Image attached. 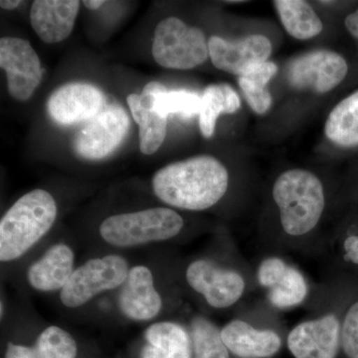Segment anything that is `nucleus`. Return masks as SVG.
<instances>
[{
  "label": "nucleus",
  "mask_w": 358,
  "mask_h": 358,
  "mask_svg": "<svg viewBox=\"0 0 358 358\" xmlns=\"http://www.w3.org/2000/svg\"><path fill=\"white\" fill-rule=\"evenodd\" d=\"M274 224L263 231V245L271 253L322 252L320 229L326 214V187L317 174L303 169L284 171L271 189Z\"/></svg>",
  "instance_id": "nucleus-1"
},
{
  "label": "nucleus",
  "mask_w": 358,
  "mask_h": 358,
  "mask_svg": "<svg viewBox=\"0 0 358 358\" xmlns=\"http://www.w3.org/2000/svg\"><path fill=\"white\" fill-rule=\"evenodd\" d=\"M227 169L211 155H199L162 167L152 178V189L162 202L187 211H204L227 194Z\"/></svg>",
  "instance_id": "nucleus-2"
},
{
  "label": "nucleus",
  "mask_w": 358,
  "mask_h": 358,
  "mask_svg": "<svg viewBox=\"0 0 358 358\" xmlns=\"http://www.w3.org/2000/svg\"><path fill=\"white\" fill-rule=\"evenodd\" d=\"M357 281L350 275L338 274L333 281L313 291L310 300L315 315L287 334V346L294 358L338 357L343 310Z\"/></svg>",
  "instance_id": "nucleus-3"
},
{
  "label": "nucleus",
  "mask_w": 358,
  "mask_h": 358,
  "mask_svg": "<svg viewBox=\"0 0 358 358\" xmlns=\"http://www.w3.org/2000/svg\"><path fill=\"white\" fill-rule=\"evenodd\" d=\"M185 279L189 289L214 310L235 307L257 289L254 268L238 255L227 263L206 257L195 259L186 266Z\"/></svg>",
  "instance_id": "nucleus-4"
},
{
  "label": "nucleus",
  "mask_w": 358,
  "mask_h": 358,
  "mask_svg": "<svg viewBox=\"0 0 358 358\" xmlns=\"http://www.w3.org/2000/svg\"><path fill=\"white\" fill-rule=\"evenodd\" d=\"M57 213L55 199L46 190L21 196L0 221V261L13 262L27 253L50 231Z\"/></svg>",
  "instance_id": "nucleus-5"
},
{
  "label": "nucleus",
  "mask_w": 358,
  "mask_h": 358,
  "mask_svg": "<svg viewBox=\"0 0 358 358\" xmlns=\"http://www.w3.org/2000/svg\"><path fill=\"white\" fill-rule=\"evenodd\" d=\"M285 324L265 301L243 308L221 329L231 355L239 358H270L281 350Z\"/></svg>",
  "instance_id": "nucleus-6"
},
{
  "label": "nucleus",
  "mask_w": 358,
  "mask_h": 358,
  "mask_svg": "<svg viewBox=\"0 0 358 358\" xmlns=\"http://www.w3.org/2000/svg\"><path fill=\"white\" fill-rule=\"evenodd\" d=\"M185 227L182 216L173 209L155 207L115 214L103 221L100 234L106 243L131 248L178 236Z\"/></svg>",
  "instance_id": "nucleus-7"
},
{
  "label": "nucleus",
  "mask_w": 358,
  "mask_h": 358,
  "mask_svg": "<svg viewBox=\"0 0 358 358\" xmlns=\"http://www.w3.org/2000/svg\"><path fill=\"white\" fill-rule=\"evenodd\" d=\"M257 289L265 293V303L275 312L308 303L313 291L307 275L282 254L264 256L254 268Z\"/></svg>",
  "instance_id": "nucleus-8"
},
{
  "label": "nucleus",
  "mask_w": 358,
  "mask_h": 358,
  "mask_svg": "<svg viewBox=\"0 0 358 358\" xmlns=\"http://www.w3.org/2000/svg\"><path fill=\"white\" fill-rule=\"evenodd\" d=\"M152 56L167 69H192L208 58V41L199 28L186 25L179 18L167 17L155 27Z\"/></svg>",
  "instance_id": "nucleus-9"
},
{
  "label": "nucleus",
  "mask_w": 358,
  "mask_h": 358,
  "mask_svg": "<svg viewBox=\"0 0 358 358\" xmlns=\"http://www.w3.org/2000/svg\"><path fill=\"white\" fill-rule=\"evenodd\" d=\"M129 271V264L122 256L91 259L75 268L60 292L61 303L67 308L82 307L98 294L122 286Z\"/></svg>",
  "instance_id": "nucleus-10"
},
{
  "label": "nucleus",
  "mask_w": 358,
  "mask_h": 358,
  "mask_svg": "<svg viewBox=\"0 0 358 358\" xmlns=\"http://www.w3.org/2000/svg\"><path fill=\"white\" fill-rule=\"evenodd\" d=\"M0 67L6 72L9 94L17 101L29 100L43 76L36 51L18 37L0 39Z\"/></svg>",
  "instance_id": "nucleus-11"
},
{
  "label": "nucleus",
  "mask_w": 358,
  "mask_h": 358,
  "mask_svg": "<svg viewBox=\"0 0 358 358\" xmlns=\"http://www.w3.org/2000/svg\"><path fill=\"white\" fill-rule=\"evenodd\" d=\"M348 72L345 59L336 52H308L292 61L288 68V80L292 87L324 94L345 80Z\"/></svg>",
  "instance_id": "nucleus-12"
},
{
  "label": "nucleus",
  "mask_w": 358,
  "mask_h": 358,
  "mask_svg": "<svg viewBox=\"0 0 358 358\" xmlns=\"http://www.w3.org/2000/svg\"><path fill=\"white\" fill-rule=\"evenodd\" d=\"M126 110L112 105L90 120L77 134L74 148L86 159H101L112 154L121 145L129 129Z\"/></svg>",
  "instance_id": "nucleus-13"
},
{
  "label": "nucleus",
  "mask_w": 358,
  "mask_h": 358,
  "mask_svg": "<svg viewBox=\"0 0 358 358\" xmlns=\"http://www.w3.org/2000/svg\"><path fill=\"white\" fill-rule=\"evenodd\" d=\"M209 56L217 69L241 76L249 68L267 62L272 44L264 35L253 34L229 41L218 36L208 40Z\"/></svg>",
  "instance_id": "nucleus-14"
},
{
  "label": "nucleus",
  "mask_w": 358,
  "mask_h": 358,
  "mask_svg": "<svg viewBox=\"0 0 358 358\" xmlns=\"http://www.w3.org/2000/svg\"><path fill=\"white\" fill-rule=\"evenodd\" d=\"M103 95L96 87L86 83H69L56 90L49 98V115L60 124L89 121L102 112Z\"/></svg>",
  "instance_id": "nucleus-15"
},
{
  "label": "nucleus",
  "mask_w": 358,
  "mask_h": 358,
  "mask_svg": "<svg viewBox=\"0 0 358 358\" xmlns=\"http://www.w3.org/2000/svg\"><path fill=\"white\" fill-rule=\"evenodd\" d=\"M119 305L127 317L138 322H148L159 315L162 298L155 289L150 268L138 265L129 268L120 293Z\"/></svg>",
  "instance_id": "nucleus-16"
},
{
  "label": "nucleus",
  "mask_w": 358,
  "mask_h": 358,
  "mask_svg": "<svg viewBox=\"0 0 358 358\" xmlns=\"http://www.w3.org/2000/svg\"><path fill=\"white\" fill-rule=\"evenodd\" d=\"M79 8L77 0H37L30 9L33 30L44 43L64 41L73 31Z\"/></svg>",
  "instance_id": "nucleus-17"
},
{
  "label": "nucleus",
  "mask_w": 358,
  "mask_h": 358,
  "mask_svg": "<svg viewBox=\"0 0 358 358\" xmlns=\"http://www.w3.org/2000/svg\"><path fill=\"white\" fill-rule=\"evenodd\" d=\"M74 263L75 254L70 246L53 245L28 268V284L39 292H61L74 272Z\"/></svg>",
  "instance_id": "nucleus-18"
},
{
  "label": "nucleus",
  "mask_w": 358,
  "mask_h": 358,
  "mask_svg": "<svg viewBox=\"0 0 358 358\" xmlns=\"http://www.w3.org/2000/svg\"><path fill=\"white\" fill-rule=\"evenodd\" d=\"M148 345L141 358H192V343L189 331L173 322H162L148 327Z\"/></svg>",
  "instance_id": "nucleus-19"
},
{
  "label": "nucleus",
  "mask_w": 358,
  "mask_h": 358,
  "mask_svg": "<svg viewBox=\"0 0 358 358\" xmlns=\"http://www.w3.org/2000/svg\"><path fill=\"white\" fill-rule=\"evenodd\" d=\"M241 108V100L228 84H212L204 90L199 112V127L202 136L210 138L221 114H234Z\"/></svg>",
  "instance_id": "nucleus-20"
},
{
  "label": "nucleus",
  "mask_w": 358,
  "mask_h": 358,
  "mask_svg": "<svg viewBox=\"0 0 358 358\" xmlns=\"http://www.w3.org/2000/svg\"><path fill=\"white\" fill-rule=\"evenodd\" d=\"M275 8L286 31L298 40H308L317 36L324 24L317 13L303 0H277Z\"/></svg>",
  "instance_id": "nucleus-21"
},
{
  "label": "nucleus",
  "mask_w": 358,
  "mask_h": 358,
  "mask_svg": "<svg viewBox=\"0 0 358 358\" xmlns=\"http://www.w3.org/2000/svg\"><path fill=\"white\" fill-rule=\"evenodd\" d=\"M324 134L341 147L358 145V90L341 101L327 117Z\"/></svg>",
  "instance_id": "nucleus-22"
},
{
  "label": "nucleus",
  "mask_w": 358,
  "mask_h": 358,
  "mask_svg": "<svg viewBox=\"0 0 358 358\" xmlns=\"http://www.w3.org/2000/svg\"><path fill=\"white\" fill-rule=\"evenodd\" d=\"M277 72L278 66L274 62L267 61L252 66L238 77V83L245 100L256 114L264 115L270 110L273 99L267 86Z\"/></svg>",
  "instance_id": "nucleus-23"
},
{
  "label": "nucleus",
  "mask_w": 358,
  "mask_h": 358,
  "mask_svg": "<svg viewBox=\"0 0 358 358\" xmlns=\"http://www.w3.org/2000/svg\"><path fill=\"white\" fill-rule=\"evenodd\" d=\"M134 122L140 127V148L143 155H154L162 147L166 136L167 119L155 109H143L138 94L127 99Z\"/></svg>",
  "instance_id": "nucleus-24"
},
{
  "label": "nucleus",
  "mask_w": 358,
  "mask_h": 358,
  "mask_svg": "<svg viewBox=\"0 0 358 358\" xmlns=\"http://www.w3.org/2000/svg\"><path fill=\"white\" fill-rule=\"evenodd\" d=\"M322 252H327L338 274L358 280V226H346L327 240Z\"/></svg>",
  "instance_id": "nucleus-25"
},
{
  "label": "nucleus",
  "mask_w": 358,
  "mask_h": 358,
  "mask_svg": "<svg viewBox=\"0 0 358 358\" xmlns=\"http://www.w3.org/2000/svg\"><path fill=\"white\" fill-rule=\"evenodd\" d=\"M194 358H231V352L221 338V329L203 315H194L190 320Z\"/></svg>",
  "instance_id": "nucleus-26"
},
{
  "label": "nucleus",
  "mask_w": 358,
  "mask_h": 358,
  "mask_svg": "<svg viewBox=\"0 0 358 358\" xmlns=\"http://www.w3.org/2000/svg\"><path fill=\"white\" fill-rule=\"evenodd\" d=\"M34 358H76L77 343L67 331L56 326L45 329L33 346Z\"/></svg>",
  "instance_id": "nucleus-27"
},
{
  "label": "nucleus",
  "mask_w": 358,
  "mask_h": 358,
  "mask_svg": "<svg viewBox=\"0 0 358 358\" xmlns=\"http://www.w3.org/2000/svg\"><path fill=\"white\" fill-rule=\"evenodd\" d=\"M201 96L187 90H166L155 96V110L162 117L178 115L192 117L199 115Z\"/></svg>",
  "instance_id": "nucleus-28"
},
{
  "label": "nucleus",
  "mask_w": 358,
  "mask_h": 358,
  "mask_svg": "<svg viewBox=\"0 0 358 358\" xmlns=\"http://www.w3.org/2000/svg\"><path fill=\"white\" fill-rule=\"evenodd\" d=\"M341 353L345 358H358V281L353 285L343 310Z\"/></svg>",
  "instance_id": "nucleus-29"
},
{
  "label": "nucleus",
  "mask_w": 358,
  "mask_h": 358,
  "mask_svg": "<svg viewBox=\"0 0 358 358\" xmlns=\"http://www.w3.org/2000/svg\"><path fill=\"white\" fill-rule=\"evenodd\" d=\"M6 358H34V352L33 348L9 343L7 345Z\"/></svg>",
  "instance_id": "nucleus-30"
},
{
  "label": "nucleus",
  "mask_w": 358,
  "mask_h": 358,
  "mask_svg": "<svg viewBox=\"0 0 358 358\" xmlns=\"http://www.w3.org/2000/svg\"><path fill=\"white\" fill-rule=\"evenodd\" d=\"M345 23L348 31L350 32L355 38L358 39V8L355 13L348 14V15L346 16Z\"/></svg>",
  "instance_id": "nucleus-31"
},
{
  "label": "nucleus",
  "mask_w": 358,
  "mask_h": 358,
  "mask_svg": "<svg viewBox=\"0 0 358 358\" xmlns=\"http://www.w3.org/2000/svg\"><path fill=\"white\" fill-rule=\"evenodd\" d=\"M20 4H22V1H20V0H1L0 1L1 8L6 9V10H13V9L17 8Z\"/></svg>",
  "instance_id": "nucleus-32"
},
{
  "label": "nucleus",
  "mask_w": 358,
  "mask_h": 358,
  "mask_svg": "<svg viewBox=\"0 0 358 358\" xmlns=\"http://www.w3.org/2000/svg\"><path fill=\"white\" fill-rule=\"evenodd\" d=\"M103 3H105V1H102V0H85L83 1L84 6L90 9V10H96Z\"/></svg>",
  "instance_id": "nucleus-33"
},
{
  "label": "nucleus",
  "mask_w": 358,
  "mask_h": 358,
  "mask_svg": "<svg viewBox=\"0 0 358 358\" xmlns=\"http://www.w3.org/2000/svg\"><path fill=\"white\" fill-rule=\"evenodd\" d=\"M3 317V305L1 303V317Z\"/></svg>",
  "instance_id": "nucleus-34"
}]
</instances>
